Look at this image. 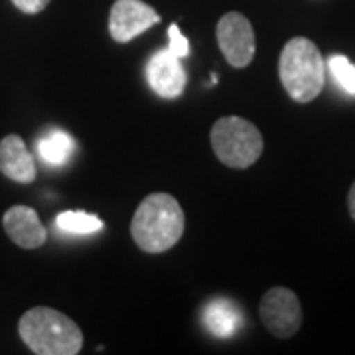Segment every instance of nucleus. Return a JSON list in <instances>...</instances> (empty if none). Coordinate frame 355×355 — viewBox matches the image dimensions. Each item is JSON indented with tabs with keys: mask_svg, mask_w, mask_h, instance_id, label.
<instances>
[{
	"mask_svg": "<svg viewBox=\"0 0 355 355\" xmlns=\"http://www.w3.org/2000/svg\"><path fill=\"white\" fill-rule=\"evenodd\" d=\"M146 77H148V85L153 87L154 93L164 97V99L180 97L186 89V83H188V76H186V69L182 65V58H178L176 53H172L168 48L158 50L148 60Z\"/></svg>",
	"mask_w": 355,
	"mask_h": 355,
	"instance_id": "obj_8",
	"label": "nucleus"
},
{
	"mask_svg": "<svg viewBox=\"0 0 355 355\" xmlns=\"http://www.w3.org/2000/svg\"><path fill=\"white\" fill-rule=\"evenodd\" d=\"M160 22V14L142 0H116L109 14V34L114 42L127 44Z\"/></svg>",
	"mask_w": 355,
	"mask_h": 355,
	"instance_id": "obj_7",
	"label": "nucleus"
},
{
	"mask_svg": "<svg viewBox=\"0 0 355 355\" xmlns=\"http://www.w3.org/2000/svg\"><path fill=\"white\" fill-rule=\"evenodd\" d=\"M2 227L12 243L22 249H38L48 241V231L36 209L28 205H12L2 217Z\"/></svg>",
	"mask_w": 355,
	"mask_h": 355,
	"instance_id": "obj_9",
	"label": "nucleus"
},
{
	"mask_svg": "<svg viewBox=\"0 0 355 355\" xmlns=\"http://www.w3.org/2000/svg\"><path fill=\"white\" fill-rule=\"evenodd\" d=\"M261 322L275 338H292L302 326V308L298 296L284 286H275L265 292L259 306Z\"/></svg>",
	"mask_w": 355,
	"mask_h": 355,
	"instance_id": "obj_5",
	"label": "nucleus"
},
{
	"mask_svg": "<svg viewBox=\"0 0 355 355\" xmlns=\"http://www.w3.org/2000/svg\"><path fill=\"white\" fill-rule=\"evenodd\" d=\"M279 77L284 91L296 103H310L326 83V64L312 40L292 38L280 51Z\"/></svg>",
	"mask_w": 355,
	"mask_h": 355,
	"instance_id": "obj_3",
	"label": "nucleus"
},
{
	"mask_svg": "<svg viewBox=\"0 0 355 355\" xmlns=\"http://www.w3.org/2000/svg\"><path fill=\"white\" fill-rule=\"evenodd\" d=\"M217 44L231 67L243 69L253 62L257 38L249 18L241 12L223 14L217 22Z\"/></svg>",
	"mask_w": 355,
	"mask_h": 355,
	"instance_id": "obj_6",
	"label": "nucleus"
},
{
	"mask_svg": "<svg viewBox=\"0 0 355 355\" xmlns=\"http://www.w3.org/2000/svg\"><path fill=\"white\" fill-rule=\"evenodd\" d=\"M12 4L24 14H40L46 10L50 0H12Z\"/></svg>",
	"mask_w": 355,
	"mask_h": 355,
	"instance_id": "obj_16",
	"label": "nucleus"
},
{
	"mask_svg": "<svg viewBox=\"0 0 355 355\" xmlns=\"http://www.w3.org/2000/svg\"><path fill=\"white\" fill-rule=\"evenodd\" d=\"M55 225L65 233H76V235H91L103 229V221L93 214L85 211H64L55 217Z\"/></svg>",
	"mask_w": 355,
	"mask_h": 355,
	"instance_id": "obj_13",
	"label": "nucleus"
},
{
	"mask_svg": "<svg viewBox=\"0 0 355 355\" xmlns=\"http://www.w3.org/2000/svg\"><path fill=\"white\" fill-rule=\"evenodd\" d=\"M216 156L229 168L245 170L265 150L261 130L243 116H221L209 132Z\"/></svg>",
	"mask_w": 355,
	"mask_h": 355,
	"instance_id": "obj_4",
	"label": "nucleus"
},
{
	"mask_svg": "<svg viewBox=\"0 0 355 355\" xmlns=\"http://www.w3.org/2000/svg\"><path fill=\"white\" fill-rule=\"evenodd\" d=\"M73 148H76V140L60 128L44 132L36 142V150H38L40 158L50 166L65 164L71 158Z\"/></svg>",
	"mask_w": 355,
	"mask_h": 355,
	"instance_id": "obj_12",
	"label": "nucleus"
},
{
	"mask_svg": "<svg viewBox=\"0 0 355 355\" xmlns=\"http://www.w3.org/2000/svg\"><path fill=\"white\" fill-rule=\"evenodd\" d=\"M328 67L338 85L347 95H355V65L345 55H331L328 60Z\"/></svg>",
	"mask_w": 355,
	"mask_h": 355,
	"instance_id": "obj_14",
	"label": "nucleus"
},
{
	"mask_svg": "<svg viewBox=\"0 0 355 355\" xmlns=\"http://www.w3.org/2000/svg\"><path fill=\"white\" fill-rule=\"evenodd\" d=\"M186 216L174 196L156 191L146 196L130 221V235L144 253H166L184 235Z\"/></svg>",
	"mask_w": 355,
	"mask_h": 355,
	"instance_id": "obj_1",
	"label": "nucleus"
},
{
	"mask_svg": "<svg viewBox=\"0 0 355 355\" xmlns=\"http://www.w3.org/2000/svg\"><path fill=\"white\" fill-rule=\"evenodd\" d=\"M347 207H349V216L355 221V182L349 188V193H347Z\"/></svg>",
	"mask_w": 355,
	"mask_h": 355,
	"instance_id": "obj_17",
	"label": "nucleus"
},
{
	"mask_svg": "<svg viewBox=\"0 0 355 355\" xmlns=\"http://www.w3.org/2000/svg\"><path fill=\"white\" fill-rule=\"evenodd\" d=\"M168 38H170L168 50L172 51V53H176L178 58L184 60L190 53V42L180 32V28L176 24H170V28H168Z\"/></svg>",
	"mask_w": 355,
	"mask_h": 355,
	"instance_id": "obj_15",
	"label": "nucleus"
},
{
	"mask_svg": "<svg viewBox=\"0 0 355 355\" xmlns=\"http://www.w3.org/2000/svg\"><path fill=\"white\" fill-rule=\"evenodd\" d=\"M22 342L38 355H76L83 347V331L62 312L38 306L18 322Z\"/></svg>",
	"mask_w": 355,
	"mask_h": 355,
	"instance_id": "obj_2",
	"label": "nucleus"
},
{
	"mask_svg": "<svg viewBox=\"0 0 355 355\" xmlns=\"http://www.w3.org/2000/svg\"><path fill=\"white\" fill-rule=\"evenodd\" d=\"M202 322L211 336L229 338L241 328L243 316L239 308L233 304L231 300L216 298V300H209L207 304L203 306Z\"/></svg>",
	"mask_w": 355,
	"mask_h": 355,
	"instance_id": "obj_11",
	"label": "nucleus"
},
{
	"mask_svg": "<svg viewBox=\"0 0 355 355\" xmlns=\"http://www.w3.org/2000/svg\"><path fill=\"white\" fill-rule=\"evenodd\" d=\"M0 172L18 184H32L36 180V160L18 135H6L0 140Z\"/></svg>",
	"mask_w": 355,
	"mask_h": 355,
	"instance_id": "obj_10",
	"label": "nucleus"
}]
</instances>
